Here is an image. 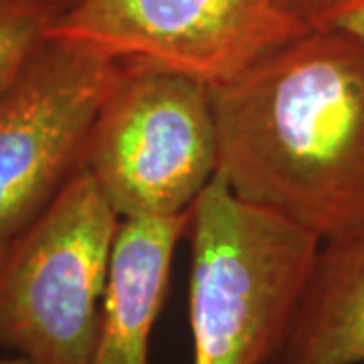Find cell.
<instances>
[{
	"mask_svg": "<svg viewBox=\"0 0 364 364\" xmlns=\"http://www.w3.org/2000/svg\"><path fill=\"white\" fill-rule=\"evenodd\" d=\"M217 176L320 241L364 229V45L312 26L213 90Z\"/></svg>",
	"mask_w": 364,
	"mask_h": 364,
	"instance_id": "cell-1",
	"label": "cell"
},
{
	"mask_svg": "<svg viewBox=\"0 0 364 364\" xmlns=\"http://www.w3.org/2000/svg\"><path fill=\"white\" fill-rule=\"evenodd\" d=\"M186 237L193 364H269L322 241L219 176L191 207Z\"/></svg>",
	"mask_w": 364,
	"mask_h": 364,
	"instance_id": "cell-2",
	"label": "cell"
},
{
	"mask_svg": "<svg viewBox=\"0 0 364 364\" xmlns=\"http://www.w3.org/2000/svg\"><path fill=\"white\" fill-rule=\"evenodd\" d=\"M119 215L85 166L0 247V350L90 364Z\"/></svg>",
	"mask_w": 364,
	"mask_h": 364,
	"instance_id": "cell-3",
	"label": "cell"
},
{
	"mask_svg": "<svg viewBox=\"0 0 364 364\" xmlns=\"http://www.w3.org/2000/svg\"><path fill=\"white\" fill-rule=\"evenodd\" d=\"M83 166L119 219L188 213L219 168L213 90L130 67L91 126Z\"/></svg>",
	"mask_w": 364,
	"mask_h": 364,
	"instance_id": "cell-4",
	"label": "cell"
},
{
	"mask_svg": "<svg viewBox=\"0 0 364 364\" xmlns=\"http://www.w3.org/2000/svg\"><path fill=\"white\" fill-rule=\"evenodd\" d=\"M310 28L284 0H75L47 37L217 90Z\"/></svg>",
	"mask_w": 364,
	"mask_h": 364,
	"instance_id": "cell-5",
	"label": "cell"
},
{
	"mask_svg": "<svg viewBox=\"0 0 364 364\" xmlns=\"http://www.w3.org/2000/svg\"><path fill=\"white\" fill-rule=\"evenodd\" d=\"M130 65L67 41L41 45L0 102V247L83 166L91 126Z\"/></svg>",
	"mask_w": 364,
	"mask_h": 364,
	"instance_id": "cell-6",
	"label": "cell"
},
{
	"mask_svg": "<svg viewBox=\"0 0 364 364\" xmlns=\"http://www.w3.org/2000/svg\"><path fill=\"white\" fill-rule=\"evenodd\" d=\"M188 225L191 210L176 217L122 219L90 364H150L152 332Z\"/></svg>",
	"mask_w": 364,
	"mask_h": 364,
	"instance_id": "cell-7",
	"label": "cell"
},
{
	"mask_svg": "<svg viewBox=\"0 0 364 364\" xmlns=\"http://www.w3.org/2000/svg\"><path fill=\"white\" fill-rule=\"evenodd\" d=\"M269 364H364V229L320 243Z\"/></svg>",
	"mask_w": 364,
	"mask_h": 364,
	"instance_id": "cell-8",
	"label": "cell"
},
{
	"mask_svg": "<svg viewBox=\"0 0 364 364\" xmlns=\"http://www.w3.org/2000/svg\"><path fill=\"white\" fill-rule=\"evenodd\" d=\"M63 9L51 0H0V102L47 41L49 26Z\"/></svg>",
	"mask_w": 364,
	"mask_h": 364,
	"instance_id": "cell-9",
	"label": "cell"
},
{
	"mask_svg": "<svg viewBox=\"0 0 364 364\" xmlns=\"http://www.w3.org/2000/svg\"><path fill=\"white\" fill-rule=\"evenodd\" d=\"M316 28H328L364 45V0H332L308 16Z\"/></svg>",
	"mask_w": 364,
	"mask_h": 364,
	"instance_id": "cell-10",
	"label": "cell"
},
{
	"mask_svg": "<svg viewBox=\"0 0 364 364\" xmlns=\"http://www.w3.org/2000/svg\"><path fill=\"white\" fill-rule=\"evenodd\" d=\"M289 9H294L296 13H299L301 16H310L312 13H316L318 9H322L326 6L328 2H332V0H284Z\"/></svg>",
	"mask_w": 364,
	"mask_h": 364,
	"instance_id": "cell-11",
	"label": "cell"
},
{
	"mask_svg": "<svg viewBox=\"0 0 364 364\" xmlns=\"http://www.w3.org/2000/svg\"><path fill=\"white\" fill-rule=\"evenodd\" d=\"M0 364H31L26 358L13 354V356H0Z\"/></svg>",
	"mask_w": 364,
	"mask_h": 364,
	"instance_id": "cell-12",
	"label": "cell"
},
{
	"mask_svg": "<svg viewBox=\"0 0 364 364\" xmlns=\"http://www.w3.org/2000/svg\"><path fill=\"white\" fill-rule=\"evenodd\" d=\"M51 2H57V4H63V6H69L71 2H75V0H51Z\"/></svg>",
	"mask_w": 364,
	"mask_h": 364,
	"instance_id": "cell-13",
	"label": "cell"
}]
</instances>
